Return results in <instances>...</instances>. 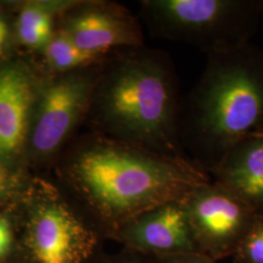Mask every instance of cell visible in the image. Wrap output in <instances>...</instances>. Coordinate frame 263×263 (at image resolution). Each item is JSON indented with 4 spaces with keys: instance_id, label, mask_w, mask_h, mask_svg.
Masks as SVG:
<instances>
[{
    "instance_id": "4",
    "label": "cell",
    "mask_w": 263,
    "mask_h": 263,
    "mask_svg": "<svg viewBox=\"0 0 263 263\" xmlns=\"http://www.w3.org/2000/svg\"><path fill=\"white\" fill-rule=\"evenodd\" d=\"M256 6L234 0H142L140 19L154 37L209 55L245 45Z\"/></svg>"
},
{
    "instance_id": "11",
    "label": "cell",
    "mask_w": 263,
    "mask_h": 263,
    "mask_svg": "<svg viewBox=\"0 0 263 263\" xmlns=\"http://www.w3.org/2000/svg\"><path fill=\"white\" fill-rule=\"evenodd\" d=\"M217 184L242 201H263V133L239 141L212 171Z\"/></svg>"
},
{
    "instance_id": "17",
    "label": "cell",
    "mask_w": 263,
    "mask_h": 263,
    "mask_svg": "<svg viewBox=\"0 0 263 263\" xmlns=\"http://www.w3.org/2000/svg\"><path fill=\"white\" fill-rule=\"evenodd\" d=\"M8 38V26L7 24L0 18V50L4 46Z\"/></svg>"
},
{
    "instance_id": "18",
    "label": "cell",
    "mask_w": 263,
    "mask_h": 263,
    "mask_svg": "<svg viewBox=\"0 0 263 263\" xmlns=\"http://www.w3.org/2000/svg\"><path fill=\"white\" fill-rule=\"evenodd\" d=\"M176 263H205L202 260H196V259H191V260H182V261H177Z\"/></svg>"
},
{
    "instance_id": "10",
    "label": "cell",
    "mask_w": 263,
    "mask_h": 263,
    "mask_svg": "<svg viewBox=\"0 0 263 263\" xmlns=\"http://www.w3.org/2000/svg\"><path fill=\"white\" fill-rule=\"evenodd\" d=\"M31 102L28 76L16 66L0 68V158L13 156L22 147Z\"/></svg>"
},
{
    "instance_id": "15",
    "label": "cell",
    "mask_w": 263,
    "mask_h": 263,
    "mask_svg": "<svg viewBox=\"0 0 263 263\" xmlns=\"http://www.w3.org/2000/svg\"><path fill=\"white\" fill-rule=\"evenodd\" d=\"M12 244V232L8 220L0 216V257L9 253Z\"/></svg>"
},
{
    "instance_id": "12",
    "label": "cell",
    "mask_w": 263,
    "mask_h": 263,
    "mask_svg": "<svg viewBox=\"0 0 263 263\" xmlns=\"http://www.w3.org/2000/svg\"><path fill=\"white\" fill-rule=\"evenodd\" d=\"M18 28H38L52 31V16L40 5H28L22 10Z\"/></svg>"
},
{
    "instance_id": "7",
    "label": "cell",
    "mask_w": 263,
    "mask_h": 263,
    "mask_svg": "<svg viewBox=\"0 0 263 263\" xmlns=\"http://www.w3.org/2000/svg\"><path fill=\"white\" fill-rule=\"evenodd\" d=\"M66 31L77 47L99 55L145 45L141 19L118 7H85L69 19Z\"/></svg>"
},
{
    "instance_id": "6",
    "label": "cell",
    "mask_w": 263,
    "mask_h": 263,
    "mask_svg": "<svg viewBox=\"0 0 263 263\" xmlns=\"http://www.w3.org/2000/svg\"><path fill=\"white\" fill-rule=\"evenodd\" d=\"M28 244L37 263H80L92 251V234L67 209L48 205L31 219Z\"/></svg>"
},
{
    "instance_id": "13",
    "label": "cell",
    "mask_w": 263,
    "mask_h": 263,
    "mask_svg": "<svg viewBox=\"0 0 263 263\" xmlns=\"http://www.w3.org/2000/svg\"><path fill=\"white\" fill-rule=\"evenodd\" d=\"M50 30L38 29V28H18L20 40L23 44L29 47L37 48L46 46L51 40Z\"/></svg>"
},
{
    "instance_id": "14",
    "label": "cell",
    "mask_w": 263,
    "mask_h": 263,
    "mask_svg": "<svg viewBox=\"0 0 263 263\" xmlns=\"http://www.w3.org/2000/svg\"><path fill=\"white\" fill-rule=\"evenodd\" d=\"M247 254L253 263H263V226L257 227L249 237Z\"/></svg>"
},
{
    "instance_id": "3",
    "label": "cell",
    "mask_w": 263,
    "mask_h": 263,
    "mask_svg": "<svg viewBox=\"0 0 263 263\" xmlns=\"http://www.w3.org/2000/svg\"><path fill=\"white\" fill-rule=\"evenodd\" d=\"M74 173L92 202L128 221L163 205L183 201L207 183L205 172L127 142L98 141L78 153Z\"/></svg>"
},
{
    "instance_id": "9",
    "label": "cell",
    "mask_w": 263,
    "mask_h": 263,
    "mask_svg": "<svg viewBox=\"0 0 263 263\" xmlns=\"http://www.w3.org/2000/svg\"><path fill=\"white\" fill-rule=\"evenodd\" d=\"M129 222V237L141 250L177 253L193 249L194 234L182 201L153 209Z\"/></svg>"
},
{
    "instance_id": "5",
    "label": "cell",
    "mask_w": 263,
    "mask_h": 263,
    "mask_svg": "<svg viewBox=\"0 0 263 263\" xmlns=\"http://www.w3.org/2000/svg\"><path fill=\"white\" fill-rule=\"evenodd\" d=\"M97 80L78 71L51 85L42 97L32 135L36 151L48 153L57 148L82 116L88 113Z\"/></svg>"
},
{
    "instance_id": "16",
    "label": "cell",
    "mask_w": 263,
    "mask_h": 263,
    "mask_svg": "<svg viewBox=\"0 0 263 263\" xmlns=\"http://www.w3.org/2000/svg\"><path fill=\"white\" fill-rule=\"evenodd\" d=\"M10 189V178L6 172L0 165V198L5 196Z\"/></svg>"
},
{
    "instance_id": "1",
    "label": "cell",
    "mask_w": 263,
    "mask_h": 263,
    "mask_svg": "<svg viewBox=\"0 0 263 263\" xmlns=\"http://www.w3.org/2000/svg\"><path fill=\"white\" fill-rule=\"evenodd\" d=\"M263 133V56L246 45L208 56L181 101L179 136L188 160L213 171L239 141Z\"/></svg>"
},
{
    "instance_id": "8",
    "label": "cell",
    "mask_w": 263,
    "mask_h": 263,
    "mask_svg": "<svg viewBox=\"0 0 263 263\" xmlns=\"http://www.w3.org/2000/svg\"><path fill=\"white\" fill-rule=\"evenodd\" d=\"M182 203L193 234L215 244L235 236L246 217L244 201L219 184H202Z\"/></svg>"
},
{
    "instance_id": "2",
    "label": "cell",
    "mask_w": 263,
    "mask_h": 263,
    "mask_svg": "<svg viewBox=\"0 0 263 263\" xmlns=\"http://www.w3.org/2000/svg\"><path fill=\"white\" fill-rule=\"evenodd\" d=\"M119 51L99 89L100 118L116 141L188 160L179 136L182 98L172 58L146 45Z\"/></svg>"
}]
</instances>
